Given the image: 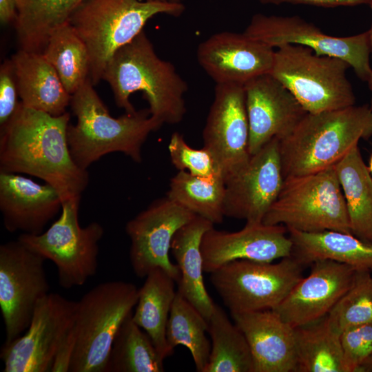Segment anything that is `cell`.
Here are the masks:
<instances>
[{"label":"cell","instance_id":"obj_33","mask_svg":"<svg viewBox=\"0 0 372 372\" xmlns=\"http://www.w3.org/2000/svg\"><path fill=\"white\" fill-rule=\"evenodd\" d=\"M130 314L114 339L106 372H163L164 359Z\"/></svg>","mask_w":372,"mask_h":372},{"label":"cell","instance_id":"obj_37","mask_svg":"<svg viewBox=\"0 0 372 372\" xmlns=\"http://www.w3.org/2000/svg\"><path fill=\"white\" fill-rule=\"evenodd\" d=\"M340 341L346 372H359L360 366L372 354V324L343 331Z\"/></svg>","mask_w":372,"mask_h":372},{"label":"cell","instance_id":"obj_26","mask_svg":"<svg viewBox=\"0 0 372 372\" xmlns=\"http://www.w3.org/2000/svg\"><path fill=\"white\" fill-rule=\"evenodd\" d=\"M175 280L165 271L156 268L145 277L138 289V298L132 320L150 337L165 360L173 353L167 342L166 330L176 297Z\"/></svg>","mask_w":372,"mask_h":372},{"label":"cell","instance_id":"obj_2","mask_svg":"<svg viewBox=\"0 0 372 372\" xmlns=\"http://www.w3.org/2000/svg\"><path fill=\"white\" fill-rule=\"evenodd\" d=\"M103 79L127 113L136 111L130 98L136 92L143 93L151 115L163 125L178 123L186 113L187 83L172 63L158 56L144 31L112 55Z\"/></svg>","mask_w":372,"mask_h":372},{"label":"cell","instance_id":"obj_22","mask_svg":"<svg viewBox=\"0 0 372 372\" xmlns=\"http://www.w3.org/2000/svg\"><path fill=\"white\" fill-rule=\"evenodd\" d=\"M231 315L249 344L254 372H296L293 327L273 310Z\"/></svg>","mask_w":372,"mask_h":372},{"label":"cell","instance_id":"obj_28","mask_svg":"<svg viewBox=\"0 0 372 372\" xmlns=\"http://www.w3.org/2000/svg\"><path fill=\"white\" fill-rule=\"evenodd\" d=\"M293 329L296 372H346L340 333L328 314Z\"/></svg>","mask_w":372,"mask_h":372},{"label":"cell","instance_id":"obj_7","mask_svg":"<svg viewBox=\"0 0 372 372\" xmlns=\"http://www.w3.org/2000/svg\"><path fill=\"white\" fill-rule=\"evenodd\" d=\"M341 59L318 55L311 48L284 44L274 52L270 74L296 99L307 113L355 105V96Z\"/></svg>","mask_w":372,"mask_h":372},{"label":"cell","instance_id":"obj_10","mask_svg":"<svg viewBox=\"0 0 372 372\" xmlns=\"http://www.w3.org/2000/svg\"><path fill=\"white\" fill-rule=\"evenodd\" d=\"M290 256L277 263L236 260L210 273V282L231 314L273 310L303 277Z\"/></svg>","mask_w":372,"mask_h":372},{"label":"cell","instance_id":"obj_45","mask_svg":"<svg viewBox=\"0 0 372 372\" xmlns=\"http://www.w3.org/2000/svg\"><path fill=\"white\" fill-rule=\"evenodd\" d=\"M368 168H369V172L371 173V174L372 176V154H371V155L370 156V158H369Z\"/></svg>","mask_w":372,"mask_h":372},{"label":"cell","instance_id":"obj_24","mask_svg":"<svg viewBox=\"0 0 372 372\" xmlns=\"http://www.w3.org/2000/svg\"><path fill=\"white\" fill-rule=\"evenodd\" d=\"M214 227L209 220L196 216L174 234L171 251L180 271L177 292L208 320L214 302L204 283L201 241L205 232Z\"/></svg>","mask_w":372,"mask_h":372},{"label":"cell","instance_id":"obj_17","mask_svg":"<svg viewBox=\"0 0 372 372\" xmlns=\"http://www.w3.org/2000/svg\"><path fill=\"white\" fill-rule=\"evenodd\" d=\"M275 50L243 33L221 32L200 43L197 60L216 84L245 85L270 73Z\"/></svg>","mask_w":372,"mask_h":372},{"label":"cell","instance_id":"obj_4","mask_svg":"<svg viewBox=\"0 0 372 372\" xmlns=\"http://www.w3.org/2000/svg\"><path fill=\"white\" fill-rule=\"evenodd\" d=\"M372 137V109L367 105L307 113L279 140L284 178L316 173L335 165L360 139Z\"/></svg>","mask_w":372,"mask_h":372},{"label":"cell","instance_id":"obj_40","mask_svg":"<svg viewBox=\"0 0 372 372\" xmlns=\"http://www.w3.org/2000/svg\"><path fill=\"white\" fill-rule=\"evenodd\" d=\"M17 6L16 0H0V21L2 24L16 22Z\"/></svg>","mask_w":372,"mask_h":372},{"label":"cell","instance_id":"obj_34","mask_svg":"<svg viewBox=\"0 0 372 372\" xmlns=\"http://www.w3.org/2000/svg\"><path fill=\"white\" fill-rule=\"evenodd\" d=\"M207 331V320L176 290L167 325V344L173 351L178 345L187 348L198 372L204 371L209 360L211 342Z\"/></svg>","mask_w":372,"mask_h":372},{"label":"cell","instance_id":"obj_14","mask_svg":"<svg viewBox=\"0 0 372 372\" xmlns=\"http://www.w3.org/2000/svg\"><path fill=\"white\" fill-rule=\"evenodd\" d=\"M196 215L169 199H156L130 220L125 231L130 240V260L133 271L145 278L152 270L163 269L177 282L180 271L169 256L176 232Z\"/></svg>","mask_w":372,"mask_h":372},{"label":"cell","instance_id":"obj_46","mask_svg":"<svg viewBox=\"0 0 372 372\" xmlns=\"http://www.w3.org/2000/svg\"><path fill=\"white\" fill-rule=\"evenodd\" d=\"M371 273H372V270H371Z\"/></svg>","mask_w":372,"mask_h":372},{"label":"cell","instance_id":"obj_32","mask_svg":"<svg viewBox=\"0 0 372 372\" xmlns=\"http://www.w3.org/2000/svg\"><path fill=\"white\" fill-rule=\"evenodd\" d=\"M167 196L213 224L225 217V183L221 176L205 178L178 171L170 180Z\"/></svg>","mask_w":372,"mask_h":372},{"label":"cell","instance_id":"obj_1","mask_svg":"<svg viewBox=\"0 0 372 372\" xmlns=\"http://www.w3.org/2000/svg\"><path fill=\"white\" fill-rule=\"evenodd\" d=\"M70 114L52 116L23 106L0 131V171L36 176L63 201L81 198L87 171L74 161L68 142Z\"/></svg>","mask_w":372,"mask_h":372},{"label":"cell","instance_id":"obj_19","mask_svg":"<svg viewBox=\"0 0 372 372\" xmlns=\"http://www.w3.org/2000/svg\"><path fill=\"white\" fill-rule=\"evenodd\" d=\"M244 88L251 156L273 138L280 140L289 135L307 113L270 73L250 80Z\"/></svg>","mask_w":372,"mask_h":372},{"label":"cell","instance_id":"obj_8","mask_svg":"<svg viewBox=\"0 0 372 372\" xmlns=\"http://www.w3.org/2000/svg\"><path fill=\"white\" fill-rule=\"evenodd\" d=\"M262 223L308 233L331 230L351 234L334 165L316 173L284 178Z\"/></svg>","mask_w":372,"mask_h":372},{"label":"cell","instance_id":"obj_23","mask_svg":"<svg viewBox=\"0 0 372 372\" xmlns=\"http://www.w3.org/2000/svg\"><path fill=\"white\" fill-rule=\"evenodd\" d=\"M21 104L52 116L65 113L71 97L42 53L20 49L12 57Z\"/></svg>","mask_w":372,"mask_h":372},{"label":"cell","instance_id":"obj_9","mask_svg":"<svg viewBox=\"0 0 372 372\" xmlns=\"http://www.w3.org/2000/svg\"><path fill=\"white\" fill-rule=\"evenodd\" d=\"M81 198L63 202L59 217L39 234H21L17 239L56 267L62 288L81 286L98 269L99 242L103 226L92 222L81 227L79 222Z\"/></svg>","mask_w":372,"mask_h":372},{"label":"cell","instance_id":"obj_5","mask_svg":"<svg viewBox=\"0 0 372 372\" xmlns=\"http://www.w3.org/2000/svg\"><path fill=\"white\" fill-rule=\"evenodd\" d=\"M182 3L146 0H83L69 23L85 44L90 55L89 79L93 85L103 79L112 55L131 42L147 21L159 14L179 16Z\"/></svg>","mask_w":372,"mask_h":372},{"label":"cell","instance_id":"obj_29","mask_svg":"<svg viewBox=\"0 0 372 372\" xmlns=\"http://www.w3.org/2000/svg\"><path fill=\"white\" fill-rule=\"evenodd\" d=\"M21 49L42 53L52 32L68 22L83 0H16Z\"/></svg>","mask_w":372,"mask_h":372},{"label":"cell","instance_id":"obj_18","mask_svg":"<svg viewBox=\"0 0 372 372\" xmlns=\"http://www.w3.org/2000/svg\"><path fill=\"white\" fill-rule=\"evenodd\" d=\"M200 247L204 271L210 273L236 260L271 262L290 256L293 244L286 227L262 222L246 223L237 231L213 227L204 234Z\"/></svg>","mask_w":372,"mask_h":372},{"label":"cell","instance_id":"obj_6","mask_svg":"<svg viewBox=\"0 0 372 372\" xmlns=\"http://www.w3.org/2000/svg\"><path fill=\"white\" fill-rule=\"evenodd\" d=\"M138 298L133 283H100L77 301L70 372H106L116 335Z\"/></svg>","mask_w":372,"mask_h":372},{"label":"cell","instance_id":"obj_16","mask_svg":"<svg viewBox=\"0 0 372 372\" xmlns=\"http://www.w3.org/2000/svg\"><path fill=\"white\" fill-rule=\"evenodd\" d=\"M283 181L279 140L274 138L251 155L242 170L225 181V216L262 223Z\"/></svg>","mask_w":372,"mask_h":372},{"label":"cell","instance_id":"obj_13","mask_svg":"<svg viewBox=\"0 0 372 372\" xmlns=\"http://www.w3.org/2000/svg\"><path fill=\"white\" fill-rule=\"evenodd\" d=\"M244 32L273 48L284 44L300 45L318 55L341 59L364 82L372 70L368 31L349 37H333L298 16L256 14Z\"/></svg>","mask_w":372,"mask_h":372},{"label":"cell","instance_id":"obj_39","mask_svg":"<svg viewBox=\"0 0 372 372\" xmlns=\"http://www.w3.org/2000/svg\"><path fill=\"white\" fill-rule=\"evenodd\" d=\"M264 3L304 4L324 8L338 6H355L368 4L369 0H260Z\"/></svg>","mask_w":372,"mask_h":372},{"label":"cell","instance_id":"obj_42","mask_svg":"<svg viewBox=\"0 0 372 372\" xmlns=\"http://www.w3.org/2000/svg\"><path fill=\"white\" fill-rule=\"evenodd\" d=\"M368 5H369L371 11H372V0H369ZM368 31L369 34V45H370V51H371V57L372 59V23L370 29Z\"/></svg>","mask_w":372,"mask_h":372},{"label":"cell","instance_id":"obj_25","mask_svg":"<svg viewBox=\"0 0 372 372\" xmlns=\"http://www.w3.org/2000/svg\"><path fill=\"white\" fill-rule=\"evenodd\" d=\"M292 241L291 256L306 266L319 260H330L356 269L372 270V243L352 234L339 231L302 232L288 229Z\"/></svg>","mask_w":372,"mask_h":372},{"label":"cell","instance_id":"obj_43","mask_svg":"<svg viewBox=\"0 0 372 372\" xmlns=\"http://www.w3.org/2000/svg\"><path fill=\"white\" fill-rule=\"evenodd\" d=\"M366 83H368V86H369V88L371 91V108L372 109V70L369 74V76L368 78V80L366 81Z\"/></svg>","mask_w":372,"mask_h":372},{"label":"cell","instance_id":"obj_3","mask_svg":"<svg viewBox=\"0 0 372 372\" xmlns=\"http://www.w3.org/2000/svg\"><path fill=\"white\" fill-rule=\"evenodd\" d=\"M93 86L88 79L71 97L76 123L68 126V142L74 161L87 170L102 156L121 152L141 163L143 145L163 124L149 109L112 117Z\"/></svg>","mask_w":372,"mask_h":372},{"label":"cell","instance_id":"obj_30","mask_svg":"<svg viewBox=\"0 0 372 372\" xmlns=\"http://www.w3.org/2000/svg\"><path fill=\"white\" fill-rule=\"evenodd\" d=\"M207 322L211 350L203 372H254L247 341L220 306L214 304Z\"/></svg>","mask_w":372,"mask_h":372},{"label":"cell","instance_id":"obj_44","mask_svg":"<svg viewBox=\"0 0 372 372\" xmlns=\"http://www.w3.org/2000/svg\"><path fill=\"white\" fill-rule=\"evenodd\" d=\"M146 1H156L163 2H171V3H182V0H146Z\"/></svg>","mask_w":372,"mask_h":372},{"label":"cell","instance_id":"obj_15","mask_svg":"<svg viewBox=\"0 0 372 372\" xmlns=\"http://www.w3.org/2000/svg\"><path fill=\"white\" fill-rule=\"evenodd\" d=\"M249 138L244 85L216 84L203 139L225 181L247 165L251 158Z\"/></svg>","mask_w":372,"mask_h":372},{"label":"cell","instance_id":"obj_21","mask_svg":"<svg viewBox=\"0 0 372 372\" xmlns=\"http://www.w3.org/2000/svg\"><path fill=\"white\" fill-rule=\"evenodd\" d=\"M63 200L49 184L0 171V211L9 232L39 234L61 211Z\"/></svg>","mask_w":372,"mask_h":372},{"label":"cell","instance_id":"obj_35","mask_svg":"<svg viewBox=\"0 0 372 372\" xmlns=\"http://www.w3.org/2000/svg\"><path fill=\"white\" fill-rule=\"evenodd\" d=\"M328 317L340 333L351 327L372 324V273L357 269L351 287L336 302Z\"/></svg>","mask_w":372,"mask_h":372},{"label":"cell","instance_id":"obj_12","mask_svg":"<svg viewBox=\"0 0 372 372\" xmlns=\"http://www.w3.org/2000/svg\"><path fill=\"white\" fill-rule=\"evenodd\" d=\"M45 260L19 239L0 246V308L5 343L28 329L38 302L50 293Z\"/></svg>","mask_w":372,"mask_h":372},{"label":"cell","instance_id":"obj_41","mask_svg":"<svg viewBox=\"0 0 372 372\" xmlns=\"http://www.w3.org/2000/svg\"><path fill=\"white\" fill-rule=\"evenodd\" d=\"M359 372H372V354L360 366Z\"/></svg>","mask_w":372,"mask_h":372},{"label":"cell","instance_id":"obj_36","mask_svg":"<svg viewBox=\"0 0 372 372\" xmlns=\"http://www.w3.org/2000/svg\"><path fill=\"white\" fill-rule=\"evenodd\" d=\"M168 151L172 163L178 171L205 178L223 177L211 153L205 147H192L178 132L171 136Z\"/></svg>","mask_w":372,"mask_h":372},{"label":"cell","instance_id":"obj_31","mask_svg":"<svg viewBox=\"0 0 372 372\" xmlns=\"http://www.w3.org/2000/svg\"><path fill=\"white\" fill-rule=\"evenodd\" d=\"M42 54L55 69L70 95L89 79L88 50L69 22L52 32Z\"/></svg>","mask_w":372,"mask_h":372},{"label":"cell","instance_id":"obj_11","mask_svg":"<svg viewBox=\"0 0 372 372\" xmlns=\"http://www.w3.org/2000/svg\"><path fill=\"white\" fill-rule=\"evenodd\" d=\"M77 301L49 293L37 303L25 333L3 345V372H50L71 335Z\"/></svg>","mask_w":372,"mask_h":372},{"label":"cell","instance_id":"obj_27","mask_svg":"<svg viewBox=\"0 0 372 372\" xmlns=\"http://www.w3.org/2000/svg\"><path fill=\"white\" fill-rule=\"evenodd\" d=\"M334 167L344 194L351 233L372 243V176L358 145Z\"/></svg>","mask_w":372,"mask_h":372},{"label":"cell","instance_id":"obj_38","mask_svg":"<svg viewBox=\"0 0 372 372\" xmlns=\"http://www.w3.org/2000/svg\"><path fill=\"white\" fill-rule=\"evenodd\" d=\"M17 76L12 59L0 67V131L13 118L20 107Z\"/></svg>","mask_w":372,"mask_h":372},{"label":"cell","instance_id":"obj_20","mask_svg":"<svg viewBox=\"0 0 372 372\" xmlns=\"http://www.w3.org/2000/svg\"><path fill=\"white\" fill-rule=\"evenodd\" d=\"M302 277L274 311L295 328L327 315L351 287L357 269L330 260L312 262Z\"/></svg>","mask_w":372,"mask_h":372}]
</instances>
